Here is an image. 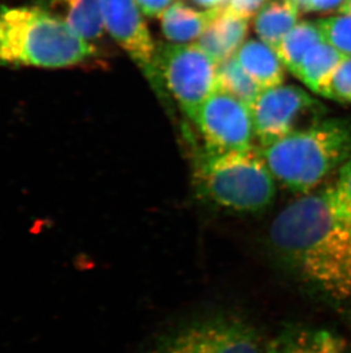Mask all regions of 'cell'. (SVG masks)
<instances>
[{"label": "cell", "instance_id": "obj_1", "mask_svg": "<svg viewBox=\"0 0 351 353\" xmlns=\"http://www.w3.org/2000/svg\"><path fill=\"white\" fill-rule=\"evenodd\" d=\"M269 238L306 283L333 300L350 302L351 232L333 217L323 194H307L285 207Z\"/></svg>", "mask_w": 351, "mask_h": 353}, {"label": "cell", "instance_id": "obj_2", "mask_svg": "<svg viewBox=\"0 0 351 353\" xmlns=\"http://www.w3.org/2000/svg\"><path fill=\"white\" fill-rule=\"evenodd\" d=\"M96 47L40 7L0 5V64L60 69L83 63Z\"/></svg>", "mask_w": 351, "mask_h": 353}, {"label": "cell", "instance_id": "obj_3", "mask_svg": "<svg viewBox=\"0 0 351 353\" xmlns=\"http://www.w3.org/2000/svg\"><path fill=\"white\" fill-rule=\"evenodd\" d=\"M262 154L279 183L307 194L351 159V121L317 120L264 148Z\"/></svg>", "mask_w": 351, "mask_h": 353}, {"label": "cell", "instance_id": "obj_4", "mask_svg": "<svg viewBox=\"0 0 351 353\" xmlns=\"http://www.w3.org/2000/svg\"><path fill=\"white\" fill-rule=\"evenodd\" d=\"M198 190L217 206L240 213L265 210L276 194L275 177L262 151L215 154L203 149L194 160Z\"/></svg>", "mask_w": 351, "mask_h": 353}, {"label": "cell", "instance_id": "obj_5", "mask_svg": "<svg viewBox=\"0 0 351 353\" xmlns=\"http://www.w3.org/2000/svg\"><path fill=\"white\" fill-rule=\"evenodd\" d=\"M156 67L159 80L191 120L219 90L218 64L196 43H163L156 50Z\"/></svg>", "mask_w": 351, "mask_h": 353}, {"label": "cell", "instance_id": "obj_6", "mask_svg": "<svg viewBox=\"0 0 351 353\" xmlns=\"http://www.w3.org/2000/svg\"><path fill=\"white\" fill-rule=\"evenodd\" d=\"M251 112L255 137L266 148L321 119L324 107L300 87L281 85L262 90Z\"/></svg>", "mask_w": 351, "mask_h": 353}, {"label": "cell", "instance_id": "obj_7", "mask_svg": "<svg viewBox=\"0 0 351 353\" xmlns=\"http://www.w3.org/2000/svg\"><path fill=\"white\" fill-rule=\"evenodd\" d=\"M149 353H267V347L242 320L218 316L182 327Z\"/></svg>", "mask_w": 351, "mask_h": 353}, {"label": "cell", "instance_id": "obj_8", "mask_svg": "<svg viewBox=\"0 0 351 353\" xmlns=\"http://www.w3.org/2000/svg\"><path fill=\"white\" fill-rule=\"evenodd\" d=\"M192 121L202 137L204 150L222 154L252 148L255 135L251 108L222 90L212 94Z\"/></svg>", "mask_w": 351, "mask_h": 353}, {"label": "cell", "instance_id": "obj_9", "mask_svg": "<svg viewBox=\"0 0 351 353\" xmlns=\"http://www.w3.org/2000/svg\"><path fill=\"white\" fill-rule=\"evenodd\" d=\"M106 31L152 83L159 79L156 43L136 0H100Z\"/></svg>", "mask_w": 351, "mask_h": 353}, {"label": "cell", "instance_id": "obj_10", "mask_svg": "<svg viewBox=\"0 0 351 353\" xmlns=\"http://www.w3.org/2000/svg\"><path fill=\"white\" fill-rule=\"evenodd\" d=\"M248 19L222 6L218 15L196 43L215 60V63L234 57L248 34Z\"/></svg>", "mask_w": 351, "mask_h": 353}, {"label": "cell", "instance_id": "obj_11", "mask_svg": "<svg viewBox=\"0 0 351 353\" xmlns=\"http://www.w3.org/2000/svg\"><path fill=\"white\" fill-rule=\"evenodd\" d=\"M48 10L92 45L105 34L100 0H50Z\"/></svg>", "mask_w": 351, "mask_h": 353}, {"label": "cell", "instance_id": "obj_12", "mask_svg": "<svg viewBox=\"0 0 351 353\" xmlns=\"http://www.w3.org/2000/svg\"><path fill=\"white\" fill-rule=\"evenodd\" d=\"M222 8L198 10L182 1H175L160 17L163 34L175 43H192L201 37Z\"/></svg>", "mask_w": 351, "mask_h": 353}, {"label": "cell", "instance_id": "obj_13", "mask_svg": "<svg viewBox=\"0 0 351 353\" xmlns=\"http://www.w3.org/2000/svg\"><path fill=\"white\" fill-rule=\"evenodd\" d=\"M235 57L262 90L283 83L284 64L276 50L262 40H248L236 52Z\"/></svg>", "mask_w": 351, "mask_h": 353}, {"label": "cell", "instance_id": "obj_14", "mask_svg": "<svg viewBox=\"0 0 351 353\" xmlns=\"http://www.w3.org/2000/svg\"><path fill=\"white\" fill-rule=\"evenodd\" d=\"M345 57L324 40L307 52L295 76L314 93L326 97L332 77Z\"/></svg>", "mask_w": 351, "mask_h": 353}, {"label": "cell", "instance_id": "obj_15", "mask_svg": "<svg viewBox=\"0 0 351 353\" xmlns=\"http://www.w3.org/2000/svg\"><path fill=\"white\" fill-rule=\"evenodd\" d=\"M300 10L292 0H267L255 14L259 38L276 50L285 36L299 23Z\"/></svg>", "mask_w": 351, "mask_h": 353}, {"label": "cell", "instance_id": "obj_16", "mask_svg": "<svg viewBox=\"0 0 351 353\" xmlns=\"http://www.w3.org/2000/svg\"><path fill=\"white\" fill-rule=\"evenodd\" d=\"M267 353H349L339 337L326 330L297 332L281 336L267 347Z\"/></svg>", "mask_w": 351, "mask_h": 353}, {"label": "cell", "instance_id": "obj_17", "mask_svg": "<svg viewBox=\"0 0 351 353\" xmlns=\"http://www.w3.org/2000/svg\"><path fill=\"white\" fill-rule=\"evenodd\" d=\"M321 41L324 38L317 21H302L285 36L275 50L284 67L295 76L307 52Z\"/></svg>", "mask_w": 351, "mask_h": 353}, {"label": "cell", "instance_id": "obj_18", "mask_svg": "<svg viewBox=\"0 0 351 353\" xmlns=\"http://www.w3.org/2000/svg\"><path fill=\"white\" fill-rule=\"evenodd\" d=\"M219 90L232 95L251 108L262 90L252 79L242 65L236 60L235 55L218 64Z\"/></svg>", "mask_w": 351, "mask_h": 353}, {"label": "cell", "instance_id": "obj_19", "mask_svg": "<svg viewBox=\"0 0 351 353\" xmlns=\"http://www.w3.org/2000/svg\"><path fill=\"white\" fill-rule=\"evenodd\" d=\"M321 194L335 220L351 232V159L340 167L334 182Z\"/></svg>", "mask_w": 351, "mask_h": 353}, {"label": "cell", "instance_id": "obj_20", "mask_svg": "<svg viewBox=\"0 0 351 353\" xmlns=\"http://www.w3.org/2000/svg\"><path fill=\"white\" fill-rule=\"evenodd\" d=\"M318 27L326 43L351 57V15L339 14L317 20Z\"/></svg>", "mask_w": 351, "mask_h": 353}, {"label": "cell", "instance_id": "obj_21", "mask_svg": "<svg viewBox=\"0 0 351 353\" xmlns=\"http://www.w3.org/2000/svg\"><path fill=\"white\" fill-rule=\"evenodd\" d=\"M326 99L351 104V57L342 61L332 77Z\"/></svg>", "mask_w": 351, "mask_h": 353}, {"label": "cell", "instance_id": "obj_22", "mask_svg": "<svg viewBox=\"0 0 351 353\" xmlns=\"http://www.w3.org/2000/svg\"><path fill=\"white\" fill-rule=\"evenodd\" d=\"M267 0H228V3L226 6L233 12L242 15V17L250 19L253 17V14L257 13L260 7L266 3Z\"/></svg>", "mask_w": 351, "mask_h": 353}, {"label": "cell", "instance_id": "obj_23", "mask_svg": "<svg viewBox=\"0 0 351 353\" xmlns=\"http://www.w3.org/2000/svg\"><path fill=\"white\" fill-rule=\"evenodd\" d=\"M345 0H305L302 8L304 13H328L338 10L345 3Z\"/></svg>", "mask_w": 351, "mask_h": 353}, {"label": "cell", "instance_id": "obj_24", "mask_svg": "<svg viewBox=\"0 0 351 353\" xmlns=\"http://www.w3.org/2000/svg\"><path fill=\"white\" fill-rule=\"evenodd\" d=\"M138 6L146 17H160L173 3V0H136Z\"/></svg>", "mask_w": 351, "mask_h": 353}, {"label": "cell", "instance_id": "obj_25", "mask_svg": "<svg viewBox=\"0 0 351 353\" xmlns=\"http://www.w3.org/2000/svg\"><path fill=\"white\" fill-rule=\"evenodd\" d=\"M191 1L201 7L215 8V7L222 6V3H225L227 0H191Z\"/></svg>", "mask_w": 351, "mask_h": 353}, {"label": "cell", "instance_id": "obj_26", "mask_svg": "<svg viewBox=\"0 0 351 353\" xmlns=\"http://www.w3.org/2000/svg\"><path fill=\"white\" fill-rule=\"evenodd\" d=\"M339 13L351 15V0H345V3L339 8Z\"/></svg>", "mask_w": 351, "mask_h": 353}]
</instances>
